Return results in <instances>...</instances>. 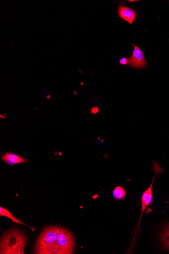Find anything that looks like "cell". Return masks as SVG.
<instances>
[{"mask_svg":"<svg viewBox=\"0 0 169 254\" xmlns=\"http://www.w3.org/2000/svg\"><path fill=\"white\" fill-rule=\"evenodd\" d=\"M27 243L25 234L17 229H13L6 233L1 242V254H24Z\"/></svg>","mask_w":169,"mask_h":254,"instance_id":"1","label":"cell"},{"mask_svg":"<svg viewBox=\"0 0 169 254\" xmlns=\"http://www.w3.org/2000/svg\"><path fill=\"white\" fill-rule=\"evenodd\" d=\"M59 227L45 228L37 240L34 253L36 254H57V237Z\"/></svg>","mask_w":169,"mask_h":254,"instance_id":"2","label":"cell"},{"mask_svg":"<svg viewBox=\"0 0 169 254\" xmlns=\"http://www.w3.org/2000/svg\"><path fill=\"white\" fill-rule=\"evenodd\" d=\"M57 254H73L75 249L73 235L65 228L59 227L57 237Z\"/></svg>","mask_w":169,"mask_h":254,"instance_id":"3","label":"cell"},{"mask_svg":"<svg viewBox=\"0 0 169 254\" xmlns=\"http://www.w3.org/2000/svg\"><path fill=\"white\" fill-rule=\"evenodd\" d=\"M148 62L144 57L143 52L135 45L132 55L129 58V65L130 67L136 69L146 68Z\"/></svg>","mask_w":169,"mask_h":254,"instance_id":"4","label":"cell"},{"mask_svg":"<svg viewBox=\"0 0 169 254\" xmlns=\"http://www.w3.org/2000/svg\"><path fill=\"white\" fill-rule=\"evenodd\" d=\"M154 167L156 169L155 176L153 180V181L150 185V186L148 188V189L144 192L141 197V215L139 219V224H140L143 214L145 211L147 209V207L151 204L152 202L153 201V184L154 182V180L156 177L157 174H159L158 170L160 168L159 166V165L155 164Z\"/></svg>","mask_w":169,"mask_h":254,"instance_id":"5","label":"cell"},{"mask_svg":"<svg viewBox=\"0 0 169 254\" xmlns=\"http://www.w3.org/2000/svg\"><path fill=\"white\" fill-rule=\"evenodd\" d=\"M118 14L120 18L125 20L131 25H133L137 18V13L134 10L121 4L118 6Z\"/></svg>","mask_w":169,"mask_h":254,"instance_id":"6","label":"cell"},{"mask_svg":"<svg viewBox=\"0 0 169 254\" xmlns=\"http://www.w3.org/2000/svg\"><path fill=\"white\" fill-rule=\"evenodd\" d=\"M2 158L5 163L10 166L27 162V159H24L13 153H6L2 156Z\"/></svg>","mask_w":169,"mask_h":254,"instance_id":"7","label":"cell"},{"mask_svg":"<svg viewBox=\"0 0 169 254\" xmlns=\"http://www.w3.org/2000/svg\"><path fill=\"white\" fill-rule=\"evenodd\" d=\"M161 241L164 247L169 251V224L163 229L161 234Z\"/></svg>","mask_w":169,"mask_h":254,"instance_id":"8","label":"cell"},{"mask_svg":"<svg viewBox=\"0 0 169 254\" xmlns=\"http://www.w3.org/2000/svg\"><path fill=\"white\" fill-rule=\"evenodd\" d=\"M113 195L115 199L117 200H122L126 196V190L122 187H116L113 192Z\"/></svg>","mask_w":169,"mask_h":254,"instance_id":"9","label":"cell"},{"mask_svg":"<svg viewBox=\"0 0 169 254\" xmlns=\"http://www.w3.org/2000/svg\"><path fill=\"white\" fill-rule=\"evenodd\" d=\"M0 215L7 217V218L10 219L11 220H12L13 221V222H14L15 223L29 226L28 225L21 222L18 219L16 218L11 214V213L10 212H9L8 210H6L5 208H3V207H0Z\"/></svg>","mask_w":169,"mask_h":254,"instance_id":"10","label":"cell"},{"mask_svg":"<svg viewBox=\"0 0 169 254\" xmlns=\"http://www.w3.org/2000/svg\"><path fill=\"white\" fill-rule=\"evenodd\" d=\"M119 63L123 65H128L129 64V58L126 57L122 58V59H120Z\"/></svg>","mask_w":169,"mask_h":254,"instance_id":"11","label":"cell"},{"mask_svg":"<svg viewBox=\"0 0 169 254\" xmlns=\"http://www.w3.org/2000/svg\"><path fill=\"white\" fill-rule=\"evenodd\" d=\"M99 111V108L98 107H94L91 109V113L95 114L98 113Z\"/></svg>","mask_w":169,"mask_h":254,"instance_id":"12","label":"cell"},{"mask_svg":"<svg viewBox=\"0 0 169 254\" xmlns=\"http://www.w3.org/2000/svg\"><path fill=\"white\" fill-rule=\"evenodd\" d=\"M130 3H132V2H138V1H136V0H135V1H131V0H129V1H128Z\"/></svg>","mask_w":169,"mask_h":254,"instance_id":"13","label":"cell"}]
</instances>
